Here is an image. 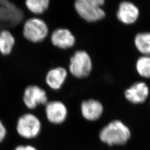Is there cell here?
Segmentation results:
<instances>
[{"instance_id":"4","label":"cell","mask_w":150,"mask_h":150,"mask_svg":"<svg viewBox=\"0 0 150 150\" xmlns=\"http://www.w3.org/2000/svg\"><path fill=\"white\" fill-rule=\"evenodd\" d=\"M22 33L27 41L32 43H40L48 36V25L41 18L31 17L25 22Z\"/></svg>"},{"instance_id":"5","label":"cell","mask_w":150,"mask_h":150,"mask_svg":"<svg viewBox=\"0 0 150 150\" xmlns=\"http://www.w3.org/2000/svg\"><path fill=\"white\" fill-rule=\"evenodd\" d=\"M42 123L38 116L31 113H25L17 120L16 131L19 136L25 139H35L40 134Z\"/></svg>"},{"instance_id":"14","label":"cell","mask_w":150,"mask_h":150,"mask_svg":"<svg viewBox=\"0 0 150 150\" xmlns=\"http://www.w3.org/2000/svg\"><path fill=\"white\" fill-rule=\"evenodd\" d=\"M134 45L137 50L144 56H150V32H141L134 38Z\"/></svg>"},{"instance_id":"11","label":"cell","mask_w":150,"mask_h":150,"mask_svg":"<svg viewBox=\"0 0 150 150\" xmlns=\"http://www.w3.org/2000/svg\"><path fill=\"white\" fill-rule=\"evenodd\" d=\"M149 88L144 82H136L125 92V96L129 102L134 104L142 103L147 100Z\"/></svg>"},{"instance_id":"18","label":"cell","mask_w":150,"mask_h":150,"mask_svg":"<svg viewBox=\"0 0 150 150\" xmlns=\"http://www.w3.org/2000/svg\"><path fill=\"white\" fill-rule=\"evenodd\" d=\"M14 150H38L37 148L32 145H18Z\"/></svg>"},{"instance_id":"1","label":"cell","mask_w":150,"mask_h":150,"mask_svg":"<svg viewBox=\"0 0 150 150\" xmlns=\"http://www.w3.org/2000/svg\"><path fill=\"white\" fill-rule=\"evenodd\" d=\"M131 138L129 127L120 120H113L102 128L99 139L102 143L110 146L125 145Z\"/></svg>"},{"instance_id":"15","label":"cell","mask_w":150,"mask_h":150,"mask_svg":"<svg viewBox=\"0 0 150 150\" xmlns=\"http://www.w3.org/2000/svg\"><path fill=\"white\" fill-rule=\"evenodd\" d=\"M27 10L35 15H42L48 10L50 0H25Z\"/></svg>"},{"instance_id":"19","label":"cell","mask_w":150,"mask_h":150,"mask_svg":"<svg viewBox=\"0 0 150 150\" xmlns=\"http://www.w3.org/2000/svg\"><path fill=\"white\" fill-rule=\"evenodd\" d=\"M0 39H1V36H0Z\"/></svg>"},{"instance_id":"13","label":"cell","mask_w":150,"mask_h":150,"mask_svg":"<svg viewBox=\"0 0 150 150\" xmlns=\"http://www.w3.org/2000/svg\"><path fill=\"white\" fill-rule=\"evenodd\" d=\"M0 36V53L4 56L10 54L15 45V38L7 30H2Z\"/></svg>"},{"instance_id":"8","label":"cell","mask_w":150,"mask_h":150,"mask_svg":"<svg viewBox=\"0 0 150 150\" xmlns=\"http://www.w3.org/2000/svg\"><path fill=\"white\" fill-rule=\"evenodd\" d=\"M51 41L54 46L59 49L66 50L74 46L76 38L70 30L66 28H59L52 33Z\"/></svg>"},{"instance_id":"2","label":"cell","mask_w":150,"mask_h":150,"mask_svg":"<svg viewBox=\"0 0 150 150\" xmlns=\"http://www.w3.org/2000/svg\"><path fill=\"white\" fill-rule=\"evenodd\" d=\"M105 4V0H75L74 7L81 18L93 23L102 20L106 16L102 8Z\"/></svg>"},{"instance_id":"9","label":"cell","mask_w":150,"mask_h":150,"mask_svg":"<svg viewBox=\"0 0 150 150\" xmlns=\"http://www.w3.org/2000/svg\"><path fill=\"white\" fill-rule=\"evenodd\" d=\"M102 103L95 99H88L81 104L82 116L88 121H96L101 117L103 113Z\"/></svg>"},{"instance_id":"7","label":"cell","mask_w":150,"mask_h":150,"mask_svg":"<svg viewBox=\"0 0 150 150\" xmlns=\"http://www.w3.org/2000/svg\"><path fill=\"white\" fill-rule=\"evenodd\" d=\"M45 113L49 122L60 125L67 118L68 110L64 102L57 100L51 101L45 105Z\"/></svg>"},{"instance_id":"6","label":"cell","mask_w":150,"mask_h":150,"mask_svg":"<svg viewBox=\"0 0 150 150\" xmlns=\"http://www.w3.org/2000/svg\"><path fill=\"white\" fill-rule=\"evenodd\" d=\"M23 101L27 108L34 110L41 105L48 102L46 92L38 85H29L26 87L23 94Z\"/></svg>"},{"instance_id":"17","label":"cell","mask_w":150,"mask_h":150,"mask_svg":"<svg viewBox=\"0 0 150 150\" xmlns=\"http://www.w3.org/2000/svg\"><path fill=\"white\" fill-rule=\"evenodd\" d=\"M7 134V129L2 122L0 120V143L2 142L5 139Z\"/></svg>"},{"instance_id":"12","label":"cell","mask_w":150,"mask_h":150,"mask_svg":"<svg viewBox=\"0 0 150 150\" xmlns=\"http://www.w3.org/2000/svg\"><path fill=\"white\" fill-rule=\"evenodd\" d=\"M68 75L67 70L63 67H56L49 70L45 77L47 85L53 90H59L63 86Z\"/></svg>"},{"instance_id":"10","label":"cell","mask_w":150,"mask_h":150,"mask_svg":"<svg viewBox=\"0 0 150 150\" xmlns=\"http://www.w3.org/2000/svg\"><path fill=\"white\" fill-rule=\"evenodd\" d=\"M139 15L138 7L131 2L123 1L118 6L117 17L118 20L123 24L134 23L137 20Z\"/></svg>"},{"instance_id":"16","label":"cell","mask_w":150,"mask_h":150,"mask_svg":"<svg viewBox=\"0 0 150 150\" xmlns=\"http://www.w3.org/2000/svg\"><path fill=\"white\" fill-rule=\"evenodd\" d=\"M136 70L141 76L150 78V56H143L136 62Z\"/></svg>"},{"instance_id":"3","label":"cell","mask_w":150,"mask_h":150,"mask_svg":"<svg viewBox=\"0 0 150 150\" xmlns=\"http://www.w3.org/2000/svg\"><path fill=\"white\" fill-rule=\"evenodd\" d=\"M70 74L79 79H85L91 74L93 63L91 56L84 50L76 51L70 58Z\"/></svg>"}]
</instances>
